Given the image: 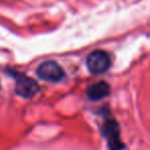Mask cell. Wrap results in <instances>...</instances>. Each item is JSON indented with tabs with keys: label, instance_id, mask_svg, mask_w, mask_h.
Segmentation results:
<instances>
[{
	"label": "cell",
	"instance_id": "obj_5",
	"mask_svg": "<svg viewBox=\"0 0 150 150\" xmlns=\"http://www.w3.org/2000/svg\"><path fill=\"white\" fill-rule=\"evenodd\" d=\"M110 86L106 81H99L91 84L86 88V96L92 101H100L109 96Z\"/></svg>",
	"mask_w": 150,
	"mask_h": 150
},
{
	"label": "cell",
	"instance_id": "obj_3",
	"mask_svg": "<svg viewBox=\"0 0 150 150\" xmlns=\"http://www.w3.org/2000/svg\"><path fill=\"white\" fill-rule=\"evenodd\" d=\"M102 134L108 142V147L110 150H122L125 145L120 141L119 137L118 123L114 119H109L104 123L102 127Z\"/></svg>",
	"mask_w": 150,
	"mask_h": 150
},
{
	"label": "cell",
	"instance_id": "obj_2",
	"mask_svg": "<svg viewBox=\"0 0 150 150\" xmlns=\"http://www.w3.org/2000/svg\"><path fill=\"white\" fill-rule=\"evenodd\" d=\"M111 61L108 54L103 50H95L86 59V67L93 74H103L109 69Z\"/></svg>",
	"mask_w": 150,
	"mask_h": 150
},
{
	"label": "cell",
	"instance_id": "obj_4",
	"mask_svg": "<svg viewBox=\"0 0 150 150\" xmlns=\"http://www.w3.org/2000/svg\"><path fill=\"white\" fill-rule=\"evenodd\" d=\"M40 88L38 83L31 77H28L25 75H19L17 77L16 83V93L18 96L25 99L33 98L38 92Z\"/></svg>",
	"mask_w": 150,
	"mask_h": 150
},
{
	"label": "cell",
	"instance_id": "obj_1",
	"mask_svg": "<svg viewBox=\"0 0 150 150\" xmlns=\"http://www.w3.org/2000/svg\"><path fill=\"white\" fill-rule=\"evenodd\" d=\"M37 75L40 79L47 82H59L64 79L65 72L62 67L54 61H46L37 69Z\"/></svg>",
	"mask_w": 150,
	"mask_h": 150
}]
</instances>
